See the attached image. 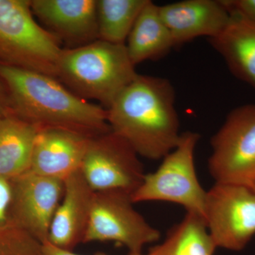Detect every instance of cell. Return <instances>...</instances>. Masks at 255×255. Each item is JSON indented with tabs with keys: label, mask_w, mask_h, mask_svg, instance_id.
Masks as SVG:
<instances>
[{
	"label": "cell",
	"mask_w": 255,
	"mask_h": 255,
	"mask_svg": "<svg viewBox=\"0 0 255 255\" xmlns=\"http://www.w3.org/2000/svg\"><path fill=\"white\" fill-rule=\"evenodd\" d=\"M175 97L167 79L138 74L107 109L109 125L140 157L163 159L182 135Z\"/></svg>",
	"instance_id": "1"
},
{
	"label": "cell",
	"mask_w": 255,
	"mask_h": 255,
	"mask_svg": "<svg viewBox=\"0 0 255 255\" xmlns=\"http://www.w3.org/2000/svg\"><path fill=\"white\" fill-rule=\"evenodd\" d=\"M0 78L14 113L38 130L60 129L90 138L112 130L106 109L80 98L58 79L1 63Z\"/></svg>",
	"instance_id": "2"
},
{
	"label": "cell",
	"mask_w": 255,
	"mask_h": 255,
	"mask_svg": "<svg viewBox=\"0 0 255 255\" xmlns=\"http://www.w3.org/2000/svg\"><path fill=\"white\" fill-rule=\"evenodd\" d=\"M126 44L97 40L63 48L57 79L75 95L107 110L137 76Z\"/></svg>",
	"instance_id": "3"
},
{
	"label": "cell",
	"mask_w": 255,
	"mask_h": 255,
	"mask_svg": "<svg viewBox=\"0 0 255 255\" xmlns=\"http://www.w3.org/2000/svg\"><path fill=\"white\" fill-rule=\"evenodd\" d=\"M60 44L35 20L30 0H0V63L57 79Z\"/></svg>",
	"instance_id": "4"
},
{
	"label": "cell",
	"mask_w": 255,
	"mask_h": 255,
	"mask_svg": "<svg viewBox=\"0 0 255 255\" xmlns=\"http://www.w3.org/2000/svg\"><path fill=\"white\" fill-rule=\"evenodd\" d=\"M199 139L197 132H183L177 147L162 159L157 170L145 174L141 184L132 194V202L174 203L204 219L207 191L198 179L194 162Z\"/></svg>",
	"instance_id": "5"
},
{
	"label": "cell",
	"mask_w": 255,
	"mask_h": 255,
	"mask_svg": "<svg viewBox=\"0 0 255 255\" xmlns=\"http://www.w3.org/2000/svg\"><path fill=\"white\" fill-rule=\"evenodd\" d=\"M211 145L209 170L215 182L251 187L255 179V105L231 111Z\"/></svg>",
	"instance_id": "6"
},
{
	"label": "cell",
	"mask_w": 255,
	"mask_h": 255,
	"mask_svg": "<svg viewBox=\"0 0 255 255\" xmlns=\"http://www.w3.org/2000/svg\"><path fill=\"white\" fill-rule=\"evenodd\" d=\"M133 204L131 194L125 191H95L84 243L114 242L127 248L129 254H142L144 247L158 241L160 233Z\"/></svg>",
	"instance_id": "7"
},
{
	"label": "cell",
	"mask_w": 255,
	"mask_h": 255,
	"mask_svg": "<svg viewBox=\"0 0 255 255\" xmlns=\"http://www.w3.org/2000/svg\"><path fill=\"white\" fill-rule=\"evenodd\" d=\"M204 221L217 248L242 251L255 235V191L241 184L215 183L206 194Z\"/></svg>",
	"instance_id": "8"
},
{
	"label": "cell",
	"mask_w": 255,
	"mask_h": 255,
	"mask_svg": "<svg viewBox=\"0 0 255 255\" xmlns=\"http://www.w3.org/2000/svg\"><path fill=\"white\" fill-rule=\"evenodd\" d=\"M128 142L110 130L92 137L81 172L96 191L117 190L131 194L143 180V166Z\"/></svg>",
	"instance_id": "9"
},
{
	"label": "cell",
	"mask_w": 255,
	"mask_h": 255,
	"mask_svg": "<svg viewBox=\"0 0 255 255\" xmlns=\"http://www.w3.org/2000/svg\"><path fill=\"white\" fill-rule=\"evenodd\" d=\"M13 225L41 243H47L52 221L64 194V180L28 171L11 179Z\"/></svg>",
	"instance_id": "10"
},
{
	"label": "cell",
	"mask_w": 255,
	"mask_h": 255,
	"mask_svg": "<svg viewBox=\"0 0 255 255\" xmlns=\"http://www.w3.org/2000/svg\"><path fill=\"white\" fill-rule=\"evenodd\" d=\"M33 14L68 48L98 40L97 0H31Z\"/></svg>",
	"instance_id": "11"
},
{
	"label": "cell",
	"mask_w": 255,
	"mask_h": 255,
	"mask_svg": "<svg viewBox=\"0 0 255 255\" xmlns=\"http://www.w3.org/2000/svg\"><path fill=\"white\" fill-rule=\"evenodd\" d=\"M64 184L63 199L52 221L48 242L60 249L73 251L85 241L95 191L81 169L69 175Z\"/></svg>",
	"instance_id": "12"
},
{
	"label": "cell",
	"mask_w": 255,
	"mask_h": 255,
	"mask_svg": "<svg viewBox=\"0 0 255 255\" xmlns=\"http://www.w3.org/2000/svg\"><path fill=\"white\" fill-rule=\"evenodd\" d=\"M159 11L175 47L199 37L219 36L231 18L223 1L216 0L177 1L159 6Z\"/></svg>",
	"instance_id": "13"
},
{
	"label": "cell",
	"mask_w": 255,
	"mask_h": 255,
	"mask_svg": "<svg viewBox=\"0 0 255 255\" xmlns=\"http://www.w3.org/2000/svg\"><path fill=\"white\" fill-rule=\"evenodd\" d=\"M90 137L60 129H43L37 133L29 171L65 180L81 169Z\"/></svg>",
	"instance_id": "14"
},
{
	"label": "cell",
	"mask_w": 255,
	"mask_h": 255,
	"mask_svg": "<svg viewBox=\"0 0 255 255\" xmlns=\"http://www.w3.org/2000/svg\"><path fill=\"white\" fill-rule=\"evenodd\" d=\"M209 42L231 73L255 89V23L231 14L226 28Z\"/></svg>",
	"instance_id": "15"
},
{
	"label": "cell",
	"mask_w": 255,
	"mask_h": 255,
	"mask_svg": "<svg viewBox=\"0 0 255 255\" xmlns=\"http://www.w3.org/2000/svg\"><path fill=\"white\" fill-rule=\"evenodd\" d=\"M38 130L11 112L0 118V177L28 172Z\"/></svg>",
	"instance_id": "16"
},
{
	"label": "cell",
	"mask_w": 255,
	"mask_h": 255,
	"mask_svg": "<svg viewBox=\"0 0 255 255\" xmlns=\"http://www.w3.org/2000/svg\"><path fill=\"white\" fill-rule=\"evenodd\" d=\"M127 41L128 54L135 66L146 60L164 58L175 47L159 14V6L150 0L139 14Z\"/></svg>",
	"instance_id": "17"
},
{
	"label": "cell",
	"mask_w": 255,
	"mask_h": 255,
	"mask_svg": "<svg viewBox=\"0 0 255 255\" xmlns=\"http://www.w3.org/2000/svg\"><path fill=\"white\" fill-rule=\"evenodd\" d=\"M216 249L204 218L187 213L169 231L165 240L146 255H214Z\"/></svg>",
	"instance_id": "18"
},
{
	"label": "cell",
	"mask_w": 255,
	"mask_h": 255,
	"mask_svg": "<svg viewBox=\"0 0 255 255\" xmlns=\"http://www.w3.org/2000/svg\"><path fill=\"white\" fill-rule=\"evenodd\" d=\"M149 0H97L98 39L126 44L139 14Z\"/></svg>",
	"instance_id": "19"
},
{
	"label": "cell",
	"mask_w": 255,
	"mask_h": 255,
	"mask_svg": "<svg viewBox=\"0 0 255 255\" xmlns=\"http://www.w3.org/2000/svg\"><path fill=\"white\" fill-rule=\"evenodd\" d=\"M43 245L16 226L0 230V255H43Z\"/></svg>",
	"instance_id": "20"
},
{
	"label": "cell",
	"mask_w": 255,
	"mask_h": 255,
	"mask_svg": "<svg viewBox=\"0 0 255 255\" xmlns=\"http://www.w3.org/2000/svg\"><path fill=\"white\" fill-rule=\"evenodd\" d=\"M12 180L0 177V230L14 226L11 221Z\"/></svg>",
	"instance_id": "21"
},
{
	"label": "cell",
	"mask_w": 255,
	"mask_h": 255,
	"mask_svg": "<svg viewBox=\"0 0 255 255\" xmlns=\"http://www.w3.org/2000/svg\"><path fill=\"white\" fill-rule=\"evenodd\" d=\"M223 2L231 14L255 23V0H225Z\"/></svg>",
	"instance_id": "22"
},
{
	"label": "cell",
	"mask_w": 255,
	"mask_h": 255,
	"mask_svg": "<svg viewBox=\"0 0 255 255\" xmlns=\"http://www.w3.org/2000/svg\"><path fill=\"white\" fill-rule=\"evenodd\" d=\"M13 112L9 92L2 79L0 78V118Z\"/></svg>",
	"instance_id": "23"
},
{
	"label": "cell",
	"mask_w": 255,
	"mask_h": 255,
	"mask_svg": "<svg viewBox=\"0 0 255 255\" xmlns=\"http://www.w3.org/2000/svg\"><path fill=\"white\" fill-rule=\"evenodd\" d=\"M43 255H81L76 254L73 251H65V250L60 249L53 246V245L47 242L43 245ZM129 255H146L142 254H129Z\"/></svg>",
	"instance_id": "24"
},
{
	"label": "cell",
	"mask_w": 255,
	"mask_h": 255,
	"mask_svg": "<svg viewBox=\"0 0 255 255\" xmlns=\"http://www.w3.org/2000/svg\"><path fill=\"white\" fill-rule=\"evenodd\" d=\"M251 187L253 188V190L255 191V179L254 182H253V184H252Z\"/></svg>",
	"instance_id": "25"
}]
</instances>
